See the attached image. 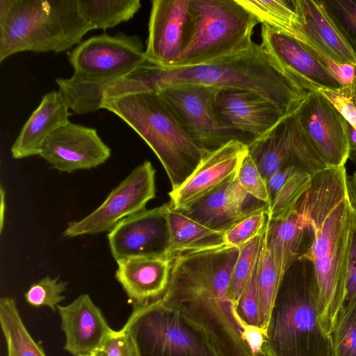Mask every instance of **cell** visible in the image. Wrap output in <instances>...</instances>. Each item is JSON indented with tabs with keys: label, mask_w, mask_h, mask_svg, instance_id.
Instances as JSON below:
<instances>
[{
	"label": "cell",
	"mask_w": 356,
	"mask_h": 356,
	"mask_svg": "<svg viewBox=\"0 0 356 356\" xmlns=\"http://www.w3.org/2000/svg\"><path fill=\"white\" fill-rule=\"evenodd\" d=\"M238 254L239 247L223 245L176 254L168 289L158 300L200 328L218 356H254L229 296Z\"/></svg>",
	"instance_id": "6da1fadb"
},
{
	"label": "cell",
	"mask_w": 356,
	"mask_h": 356,
	"mask_svg": "<svg viewBox=\"0 0 356 356\" xmlns=\"http://www.w3.org/2000/svg\"><path fill=\"white\" fill-rule=\"evenodd\" d=\"M345 165L327 168L312 176L301 197L304 214L314 232L309 252L302 258L314 267L318 286V319L330 335L342 310L346 272L356 215L348 197Z\"/></svg>",
	"instance_id": "7a4b0ae2"
},
{
	"label": "cell",
	"mask_w": 356,
	"mask_h": 356,
	"mask_svg": "<svg viewBox=\"0 0 356 356\" xmlns=\"http://www.w3.org/2000/svg\"><path fill=\"white\" fill-rule=\"evenodd\" d=\"M181 83L250 90L286 113L293 111L307 93L281 70L261 44L254 42L240 52L197 65L161 67L146 62L123 77L121 88L124 94L131 95Z\"/></svg>",
	"instance_id": "3957f363"
},
{
	"label": "cell",
	"mask_w": 356,
	"mask_h": 356,
	"mask_svg": "<svg viewBox=\"0 0 356 356\" xmlns=\"http://www.w3.org/2000/svg\"><path fill=\"white\" fill-rule=\"evenodd\" d=\"M312 262L300 258L284 273L264 335L263 356H334L332 335L318 319Z\"/></svg>",
	"instance_id": "277c9868"
},
{
	"label": "cell",
	"mask_w": 356,
	"mask_h": 356,
	"mask_svg": "<svg viewBox=\"0 0 356 356\" xmlns=\"http://www.w3.org/2000/svg\"><path fill=\"white\" fill-rule=\"evenodd\" d=\"M92 29L77 0H0V63L22 51H64Z\"/></svg>",
	"instance_id": "5b68a950"
},
{
	"label": "cell",
	"mask_w": 356,
	"mask_h": 356,
	"mask_svg": "<svg viewBox=\"0 0 356 356\" xmlns=\"http://www.w3.org/2000/svg\"><path fill=\"white\" fill-rule=\"evenodd\" d=\"M101 108L115 114L149 145L163 166L172 190L190 177L207 154L187 136L159 91L103 99Z\"/></svg>",
	"instance_id": "8992f818"
},
{
	"label": "cell",
	"mask_w": 356,
	"mask_h": 356,
	"mask_svg": "<svg viewBox=\"0 0 356 356\" xmlns=\"http://www.w3.org/2000/svg\"><path fill=\"white\" fill-rule=\"evenodd\" d=\"M195 17L191 41L172 67L191 66L243 51L259 23L237 0H191Z\"/></svg>",
	"instance_id": "52a82bcc"
},
{
	"label": "cell",
	"mask_w": 356,
	"mask_h": 356,
	"mask_svg": "<svg viewBox=\"0 0 356 356\" xmlns=\"http://www.w3.org/2000/svg\"><path fill=\"white\" fill-rule=\"evenodd\" d=\"M122 328L140 356H218L200 328L159 301L133 309Z\"/></svg>",
	"instance_id": "ba28073f"
},
{
	"label": "cell",
	"mask_w": 356,
	"mask_h": 356,
	"mask_svg": "<svg viewBox=\"0 0 356 356\" xmlns=\"http://www.w3.org/2000/svg\"><path fill=\"white\" fill-rule=\"evenodd\" d=\"M219 90L201 84L181 83L159 91L187 136L205 153L232 140H240L248 146L254 141L249 136L222 122L216 106Z\"/></svg>",
	"instance_id": "9c48e42d"
},
{
	"label": "cell",
	"mask_w": 356,
	"mask_h": 356,
	"mask_svg": "<svg viewBox=\"0 0 356 356\" xmlns=\"http://www.w3.org/2000/svg\"><path fill=\"white\" fill-rule=\"evenodd\" d=\"M155 174L149 161L136 167L92 212L70 222L63 236L72 238L110 232L122 219L146 209L147 202L155 197Z\"/></svg>",
	"instance_id": "30bf717a"
},
{
	"label": "cell",
	"mask_w": 356,
	"mask_h": 356,
	"mask_svg": "<svg viewBox=\"0 0 356 356\" xmlns=\"http://www.w3.org/2000/svg\"><path fill=\"white\" fill-rule=\"evenodd\" d=\"M295 110L248 146L266 181L287 165H296L311 175L327 168L300 126Z\"/></svg>",
	"instance_id": "8fae6325"
},
{
	"label": "cell",
	"mask_w": 356,
	"mask_h": 356,
	"mask_svg": "<svg viewBox=\"0 0 356 356\" xmlns=\"http://www.w3.org/2000/svg\"><path fill=\"white\" fill-rule=\"evenodd\" d=\"M74 74L88 79L120 77L146 63L138 35L119 32L92 36L68 54Z\"/></svg>",
	"instance_id": "7c38bea8"
},
{
	"label": "cell",
	"mask_w": 356,
	"mask_h": 356,
	"mask_svg": "<svg viewBox=\"0 0 356 356\" xmlns=\"http://www.w3.org/2000/svg\"><path fill=\"white\" fill-rule=\"evenodd\" d=\"M261 36V44L269 56L306 92H339L343 88L320 54L294 36L265 24H262Z\"/></svg>",
	"instance_id": "4fadbf2b"
},
{
	"label": "cell",
	"mask_w": 356,
	"mask_h": 356,
	"mask_svg": "<svg viewBox=\"0 0 356 356\" xmlns=\"http://www.w3.org/2000/svg\"><path fill=\"white\" fill-rule=\"evenodd\" d=\"M312 146L328 168L345 165L350 154L346 120L318 90L308 92L295 110Z\"/></svg>",
	"instance_id": "5bb4252c"
},
{
	"label": "cell",
	"mask_w": 356,
	"mask_h": 356,
	"mask_svg": "<svg viewBox=\"0 0 356 356\" xmlns=\"http://www.w3.org/2000/svg\"><path fill=\"white\" fill-rule=\"evenodd\" d=\"M146 41V62L172 67L189 44L195 17L191 0H153Z\"/></svg>",
	"instance_id": "9a60e30c"
},
{
	"label": "cell",
	"mask_w": 356,
	"mask_h": 356,
	"mask_svg": "<svg viewBox=\"0 0 356 356\" xmlns=\"http://www.w3.org/2000/svg\"><path fill=\"white\" fill-rule=\"evenodd\" d=\"M39 156L53 168L72 173L103 164L110 157L111 149L95 129L69 121L44 141Z\"/></svg>",
	"instance_id": "2e32d148"
},
{
	"label": "cell",
	"mask_w": 356,
	"mask_h": 356,
	"mask_svg": "<svg viewBox=\"0 0 356 356\" xmlns=\"http://www.w3.org/2000/svg\"><path fill=\"white\" fill-rule=\"evenodd\" d=\"M169 204L145 209L120 221L108 234L115 261L165 253L168 229L165 213Z\"/></svg>",
	"instance_id": "e0dca14e"
},
{
	"label": "cell",
	"mask_w": 356,
	"mask_h": 356,
	"mask_svg": "<svg viewBox=\"0 0 356 356\" xmlns=\"http://www.w3.org/2000/svg\"><path fill=\"white\" fill-rule=\"evenodd\" d=\"M248 153V145L237 140L207 152L190 177L168 193L170 207L184 209L235 177Z\"/></svg>",
	"instance_id": "ac0fdd59"
},
{
	"label": "cell",
	"mask_w": 356,
	"mask_h": 356,
	"mask_svg": "<svg viewBox=\"0 0 356 356\" xmlns=\"http://www.w3.org/2000/svg\"><path fill=\"white\" fill-rule=\"evenodd\" d=\"M216 106L222 122L254 140L273 128L286 114L259 94L238 88L220 89Z\"/></svg>",
	"instance_id": "d6986e66"
},
{
	"label": "cell",
	"mask_w": 356,
	"mask_h": 356,
	"mask_svg": "<svg viewBox=\"0 0 356 356\" xmlns=\"http://www.w3.org/2000/svg\"><path fill=\"white\" fill-rule=\"evenodd\" d=\"M57 310L65 337L63 348L72 356H84L103 349L115 332L87 293L67 305H59Z\"/></svg>",
	"instance_id": "ffe728a7"
},
{
	"label": "cell",
	"mask_w": 356,
	"mask_h": 356,
	"mask_svg": "<svg viewBox=\"0 0 356 356\" xmlns=\"http://www.w3.org/2000/svg\"><path fill=\"white\" fill-rule=\"evenodd\" d=\"M265 205L267 204L248 194L235 176L185 209L177 211L208 228L225 232Z\"/></svg>",
	"instance_id": "44dd1931"
},
{
	"label": "cell",
	"mask_w": 356,
	"mask_h": 356,
	"mask_svg": "<svg viewBox=\"0 0 356 356\" xmlns=\"http://www.w3.org/2000/svg\"><path fill=\"white\" fill-rule=\"evenodd\" d=\"M174 257L164 253L117 261L115 279L128 296L133 309L162 298L169 284Z\"/></svg>",
	"instance_id": "7402d4cb"
},
{
	"label": "cell",
	"mask_w": 356,
	"mask_h": 356,
	"mask_svg": "<svg viewBox=\"0 0 356 356\" xmlns=\"http://www.w3.org/2000/svg\"><path fill=\"white\" fill-rule=\"evenodd\" d=\"M298 19L291 35L338 65L356 66V58L317 0H296Z\"/></svg>",
	"instance_id": "603a6c76"
},
{
	"label": "cell",
	"mask_w": 356,
	"mask_h": 356,
	"mask_svg": "<svg viewBox=\"0 0 356 356\" xmlns=\"http://www.w3.org/2000/svg\"><path fill=\"white\" fill-rule=\"evenodd\" d=\"M265 235L282 280L289 268L309 252L314 242L313 229L304 214L301 197L282 218L268 219Z\"/></svg>",
	"instance_id": "cb8c5ba5"
},
{
	"label": "cell",
	"mask_w": 356,
	"mask_h": 356,
	"mask_svg": "<svg viewBox=\"0 0 356 356\" xmlns=\"http://www.w3.org/2000/svg\"><path fill=\"white\" fill-rule=\"evenodd\" d=\"M69 110L58 91L43 95L11 147L13 158L21 159L39 155L44 141L69 122Z\"/></svg>",
	"instance_id": "d4e9b609"
},
{
	"label": "cell",
	"mask_w": 356,
	"mask_h": 356,
	"mask_svg": "<svg viewBox=\"0 0 356 356\" xmlns=\"http://www.w3.org/2000/svg\"><path fill=\"white\" fill-rule=\"evenodd\" d=\"M165 220L168 229L165 253L169 256L225 245V232L201 225L181 211L172 209L170 204L165 213Z\"/></svg>",
	"instance_id": "484cf974"
},
{
	"label": "cell",
	"mask_w": 356,
	"mask_h": 356,
	"mask_svg": "<svg viewBox=\"0 0 356 356\" xmlns=\"http://www.w3.org/2000/svg\"><path fill=\"white\" fill-rule=\"evenodd\" d=\"M0 323L8 356H47L26 327L14 298H1Z\"/></svg>",
	"instance_id": "4316f807"
},
{
	"label": "cell",
	"mask_w": 356,
	"mask_h": 356,
	"mask_svg": "<svg viewBox=\"0 0 356 356\" xmlns=\"http://www.w3.org/2000/svg\"><path fill=\"white\" fill-rule=\"evenodd\" d=\"M80 16L95 27L106 30L134 17L140 0H77Z\"/></svg>",
	"instance_id": "83f0119b"
},
{
	"label": "cell",
	"mask_w": 356,
	"mask_h": 356,
	"mask_svg": "<svg viewBox=\"0 0 356 356\" xmlns=\"http://www.w3.org/2000/svg\"><path fill=\"white\" fill-rule=\"evenodd\" d=\"M256 280L259 306V327L265 335L270 312L282 281L267 245L265 229L257 263Z\"/></svg>",
	"instance_id": "f1b7e54d"
},
{
	"label": "cell",
	"mask_w": 356,
	"mask_h": 356,
	"mask_svg": "<svg viewBox=\"0 0 356 356\" xmlns=\"http://www.w3.org/2000/svg\"><path fill=\"white\" fill-rule=\"evenodd\" d=\"M259 23L291 34L298 19L296 0H237Z\"/></svg>",
	"instance_id": "f546056e"
},
{
	"label": "cell",
	"mask_w": 356,
	"mask_h": 356,
	"mask_svg": "<svg viewBox=\"0 0 356 356\" xmlns=\"http://www.w3.org/2000/svg\"><path fill=\"white\" fill-rule=\"evenodd\" d=\"M264 232V229L252 240L239 247V254L232 268L229 284V296L234 307L236 305L257 266Z\"/></svg>",
	"instance_id": "4dcf8cb0"
},
{
	"label": "cell",
	"mask_w": 356,
	"mask_h": 356,
	"mask_svg": "<svg viewBox=\"0 0 356 356\" xmlns=\"http://www.w3.org/2000/svg\"><path fill=\"white\" fill-rule=\"evenodd\" d=\"M356 58V0H317Z\"/></svg>",
	"instance_id": "1f68e13d"
},
{
	"label": "cell",
	"mask_w": 356,
	"mask_h": 356,
	"mask_svg": "<svg viewBox=\"0 0 356 356\" xmlns=\"http://www.w3.org/2000/svg\"><path fill=\"white\" fill-rule=\"evenodd\" d=\"M312 176L302 170L293 175L286 181L268 206L269 220L281 219L290 211L309 188Z\"/></svg>",
	"instance_id": "d6a6232c"
},
{
	"label": "cell",
	"mask_w": 356,
	"mask_h": 356,
	"mask_svg": "<svg viewBox=\"0 0 356 356\" xmlns=\"http://www.w3.org/2000/svg\"><path fill=\"white\" fill-rule=\"evenodd\" d=\"M332 338L334 356H356V296L341 310Z\"/></svg>",
	"instance_id": "836d02e7"
},
{
	"label": "cell",
	"mask_w": 356,
	"mask_h": 356,
	"mask_svg": "<svg viewBox=\"0 0 356 356\" xmlns=\"http://www.w3.org/2000/svg\"><path fill=\"white\" fill-rule=\"evenodd\" d=\"M268 206L265 205L239 220L225 232L227 247H241L264 229L268 221Z\"/></svg>",
	"instance_id": "e575fe53"
},
{
	"label": "cell",
	"mask_w": 356,
	"mask_h": 356,
	"mask_svg": "<svg viewBox=\"0 0 356 356\" xmlns=\"http://www.w3.org/2000/svg\"><path fill=\"white\" fill-rule=\"evenodd\" d=\"M67 283L58 278L49 276L33 283L24 293L26 302L34 307H47L56 311L59 303L65 299L63 293Z\"/></svg>",
	"instance_id": "d590c367"
},
{
	"label": "cell",
	"mask_w": 356,
	"mask_h": 356,
	"mask_svg": "<svg viewBox=\"0 0 356 356\" xmlns=\"http://www.w3.org/2000/svg\"><path fill=\"white\" fill-rule=\"evenodd\" d=\"M236 177L248 194L269 206L270 200L266 181L249 153L244 158Z\"/></svg>",
	"instance_id": "8d00e7d4"
},
{
	"label": "cell",
	"mask_w": 356,
	"mask_h": 356,
	"mask_svg": "<svg viewBox=\"0 0 356 356\" xmlns=\"http://www.w3.org/2000/svg\"><path fill=\"white\" fill-rule=\"evenodd\" d=\"M256 267L235 306L234 310L238 319L245 326L253 325L260 327Z\"/></svg>",
	"instance_id": "74e56055"
},
{
	"label": "cell",
	"mask_w": 356,
	"mask_h": 356,
	"mask_svg": "<svg viewBox=\"0 0 356 356\" xmlns=\"http://www.w3.org/2000/svg\"><path fill=\"white\" fill-rule=\"evenodd\" d=\"M103 349L108 356H140L134 339L122 328L115 332Z\"/></svg>",
	"instance_id": "f35d334b"
},
{
	"label": "cell",
	"mask_w": 356,
	"mask_h": 356,
	"mask_svg": "<svg viewBox=\"0 0 356 356\" xmlns=\"http://www.w3.org/2000/svg\"><path fill=\"white\" fill-rule=\"evenodd\" d=\"M356 296V229L353 234L346 272L343 308ZM342 308V309H343Z\"/></svg>",
	"instance_id": "ab89813d"
},
{
	"label": "cell",
	"mask_w": 356,
	"mask_h": 356,
	"mask_svg": "<svg viewBox=\"0 0 356 356\" xmlns=\"http://www.w3.org/2000/svg\"><path fill=\"white\" fill-rule=\"evenodd\" d=\"M304 171L296 165L284 166L273 173L267 180V188L270 202L276 194L286 183V181L295 173ZM270 205V204H269Z\"/></svg>",
	"instance_id": "60d3db41"
},
{
	"label": "cell",
	"mask_w": 356,
	"mask_h": 356,
	"mask_svg": "<svg viewBox=\"0 0 356 356\" xmlns=\"http://www.w3.org/2000/svg\"><path fill=\"white\" fill-rule=\"evenodd\" d=\"M346 188L350 204L356 215V172L347 177Z\"/></svg>",
	"instance_id": "b9f144b4"
},
{
	"label": "cell",
	"mask_w": 356,
	"mask_h": 356,
	"mask_svg": "<svg viewBox=\"0 0 356 356\" xmlns=\"http://www.w3.org/2000/svg\"><path fill=\"white\" fill-rule=\"evenodd\" d=\"M339 92L346 96L356 108V66L355 76L351 83L347 86H344Z\"/></svg>",
	"instance_id": "7bdbcfd3"
},
{
	"label": "cell",
	"mask_w": 356,
	"mask_h": 356,
	"mask_svg": "<svg viewBox=\"0 0 356 356\" xmlns=\"http://www.w3.org/2000/svg\"><path fill=\"white\" fill-rule=\"evenodd\" d=\"M0 233H2L6 213V193L3 186L0 188Z\"/></svg>",
	"instance_id": "ee69618b"
}]
</instances>
